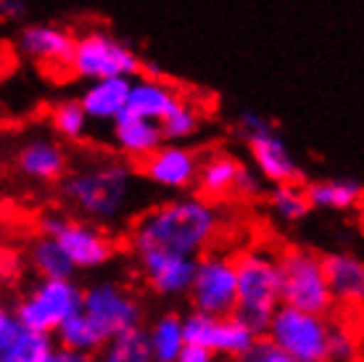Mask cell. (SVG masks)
I'll return each mask as SVG.
<instances>
[{"instance_id":"33","label":"cell","mask_w":364,"mask_h":362,"mask_svg":"<svg viewBox=\"0 0 364 362\" xmlns=\"http://www.w3.org/2000/svg\"><path fill=\"white\" fill-rule=\"evenodd\" d=\"M264 190V182H262V175L251 170V167H240L235 180V196H243V199H254V196H262Z\"/></svg>"},{"instance_id":"1","label":"cell","mask_w":364,"mask_h":362,"mask_svg":"<svg viewBox=\"0 0 364 362\" xmlns=\"http://www.w3.org/2000/svg\"><path fill=\"white\" fill-rule=\"evenodd\" d=\"M219 212L203 196H180L143 212L132 225L135 252H172L198 257L219 233Z\"/></svg>"},{"instance_id":"7","label":"cell","mask_w":364,"mask_h":362,"mask_svg":"<svg viewBox=\"0 0 364 362\" xmlns=\"http://www.w3.org/2000/svg\"><path fill=\"white\" fill-rule=\"evenodd\" d=\"M82 309V289L72 278H43L27 296L14 307V317L21 328L53 333L61 320Z\"/></svg>"},{"instance_id":"18","label":"cell","mask_w":364,"mask_h":362,"mask_svg":"<svg viewBox=\"0 0 364 362\" xmlns=\"http://www.w3.org/2000/svg\"><path fill=\"white\" fill-rule=\"evenodd\" d=\"M129 77H103V80H90L82 90L85 114L90 122H114V119L127 109L129 95Z\"/></svg>"},{"instance_id":"20","label":"cell","mask_w":364,"mask_h":362,"mask_svg":"<svg viewBox=\"0 0 364 362\" xmlns=\"http://www.w3.org/2000/svg\"><path fill=\"white\" fill-rule=\"evenodd\" d=\"M18 170L32 177V180H43V182H58L66 175V151L53 140H32L27 143L21 151H18Z\"/></svg>"},{"instance_id":"22","label":"cell","mask_w":364,"mask_h":362,"mask_svg":"<svg viewBox=\"0 0 364 362\" xmlns=\"http://www.w3.org/2000/svg\"><path fill=\"white\" fill-rule=\"evenodd\" d=\"M53 338H55V346H61L66 352L80 354L85 360L98 357L103 344H106V336L100 333L98 326L85 315L82 309L69 315L66 320H61V326L53 331Z\"/></svg>"},{"instance_id":"24","label":"cell","mask_w":364,"mask_h":362,"mask_svg":"<svg viewBox=\"0 0 364 362\" xmlns=\"http://www.w3.org/2000/svg\"><path fill=\"white\" fill-rule=\"evenodd\" d=\"M100 357L109 362H151V341H148V328L129 326L124 331L106 338L100 349Z\"/></svg>"},{"instance_id":"15","label":"cell","mask_w":364,"mask_h":362,"mask_svg":"<svg viewBox=\"0 0 364 362\" xmlns=\"http://www.w3.org/2000/svg\"><path fill=\"white\" fill-rule=\"evenodd\" d=\"M140 272L148 281V286L161 294V296H185L193 281V267H196V257H185V254L172 252H135Z\"/></svg>"},{"instance_id":"13","label":"cell","mask_w":364,"mask_h":362,"mask_svg":"<svg viewBox=\"0 0 364 362\" xmlns=\"http://www.w3.org/2000/svg\"><path fill=\"white\" fill-rule=\"evenodd\" d=\"M198 154L185 148V145L169 143L154 148L146 159H140V170L146 180H151L159 188L166 190H188L196 182L198 175Z\"/></svg>"},{"instance_id":"9","label":"cell","mask_w":364,"mask_h":362,"mask_svg":"<svg viewBox=\"0 0 364 362\" xmlns=\"http://www.w3.org/2000/svg\"><path fill=\"white\" fill-rule=\"evenodd\" d=\"M193 309L206 315H232L237 304L235 264L225 254H203L196 257L193 281L188 289Z\"/></svg>"},{"instance_id":"25","label":"cell","mask_w":364,"mask_h":362,"mask_svg":"<svg viewBox=\"0 0 364 362\" xmlns=\"http://www.w3.org/2000/svg\"><path fill=\"white\" fill-rule=\"evenodd\" d=\"M53 333H43V331H32V328L18 326V331L14 333L9 349H6L0 362H53Z\"/></svg>"},{"instance_id":"21","label":"cell","mask_w":364,"mask_h":362,"mask_svg":"<svg viewBox=\"0 0 364 362\" xmlns=\"http://www.w3.org/2000/svg\"><path fill=\"white\" fill-rule=\"evenodd\" d=\"M243 162H237L230 154H214L206 162L198 164V175H196V188L198 196L209 201H222L235 193V180L240 172Z\"/></svg>"},{"instance_id":"5","label":"cell","mask_w":364,"mask_h":362,"mask_svg":"<svg viewBox=\"0 0 364 362\" xmlns=\"http://www.w3.org/2000/svg\"><path fill=\"white\" fill-rule=\"evenodd\" d=\"M328 328V315L277 304L264 336H269L274 344L288 354L291 362H328L325 360Z\"/></svg>"},{"instance_id":"35","label":"cell","mask_w":364,"mask_h":362,"mask_svg":"<svg viewBox=\"0 0 364 362\" xmlns=\"http://www.w3.org/2000/svg\"><path fill=\"white\" fill-rule=\"evenodd\" d=\"M211 360H217V357H214V352H209L206 346L185 341L180 349V360L177 362H211Z\"/></svg>"},{"instance_id":"28","label":"cell","mask_w":364,"mask_h":362,"mask_svg":"<svg viewBox=\"0 0 364 362\" xmlns=\"http://www.w3.org/2000/svg\"><path fill=\"white\" fill-rule=\"evenodd\" d=\"M267 204H269L274 217L280 219V222H288V225H291V222H301L311 209L304 188L296 185V182H277V185L269 190Z\"/></svg>"},{"instance_id":"16","label":"cell","mask_w":364,"mask_h":362,"mask_svg":"<svg viewBox=\"0 0 364 362\" xmlns=\"http://www.w3.org/2000/svg\"><path fill=\"white\" fill-rule=\"evenodd\" d=\"M111 125H114L111 127V138H114V145L119 148V154H124L127 159H135V162L146 159L154 148L164 143L161 127L154 119L122 111Z\"/></svg>"},{"instance_id":"23","label":"cell","mask_w":364,"mask_h":362,"mask_svg":"<svg viewBox=\"0 0 364 362\" xmlns=\"http://www.w3.org/2000/svg\"><path fill=\"white\" fill-rule=\"evenodd\" d=\"M311 209L322 212H351L362 204V182L359 180H319L304 188Z\"/></svg>"},{"instance_id":"8","label":"cell","mask_w":364,"mask_h":362,"mask_svg":"<svg viewBox=\"0 0 364 362\" xmlns=\"http://www.w3.org/2000/svg\"><path fill=\"white\" fill-rule=\"evenodd\" d=\"M240 130H243L248 154L254 159V167L256 172L262 175V180H269L272 185L299 182V162L293 159L291 148L274 133L267 119H262L256 111H243L240 114Z\"/></svg>"},{"instance_id":"36","label":"cell","mask_w":364,"mask_h":362,"mask_svg":"<svg viewBox=\"0 0 364 362\" xmlns=\"http://www.w3.org/2000/svg\"><path fill=\"white\" fill-rule=\"evenodd\" d=\"M0 16L6 21H18L27 16V3L24 0H0Z\"/></svg>"},{"instance_id":"27","label":"cell","mask_w":364,"mask_h":362,"mask_svg":"<svg viewBox=\"0 0 364 362\" xmlns=\"http://www.w3.org/2000/svg\"><path fill=\"white\" fill-rule=\"evenodd\" d=\"M29 262L40 278H74V264L53 236H43L29 246Z\"/></svg>"},{"instance_id":"26","label":"cell","mask_w":364,"mask_h":362,"mask_svg":"<svg viewBox=\"0 0 364 362\" xmlns=\"http://www.w3.org/2000/svg\"><path fill=\"white\" fill-rule=\"evenodd\" d=\"M148 341H151V360L156 362H177L180 349L185 344L182 333V317L169 312L161 315L154 326L148 328Z\"/></svg>"},{"instance_id":"3","label":"cell","mask_w":364,"mask_h":362,"mask_svg":"<svg viewBox=\"0 0 364 362\" xmlns=\"http://www.w3.org/2000/svg\"><path fill=\"white\" fill-rule=\"evenodd\" d=\"M237 304L232 315L254 336H264L274 307L280 304V272L277 257L267 249H246L235 259Z\"/></svg>"},{"instance_id":"34","label":"cell","mask_w":364,"mask_h":362,"mask_svg":"<svg viewBox=\"0 0 364 362\" xmlns=\"http://www.w3.org/2000/svg\"><path fill=\"white\" fill-rule=\"evenodd\" d=\"M16 331H18V323L16 317H14V312H9V309L0 304V360H3V354H6V349H9L11 338H14Z\"/></svg>"},{"instance_id":"14","label":"cell","mask_w":364,"mask_h":362,"mask_svg":"<svg viewBox=\"0 0 364 362\" xmlns=\"http://www.w3.org/2000/svg\"><path fill=\"white\" fill-rule=\"evenodd\" d=\"M18 51L48 72L69 74L74 53V35L55 24H29L18 35Z\"/></svg>"},{"instance_id":"6","label":"cell","mask_w":364,"mask_h":362,"mask_svg":"<svg viewBox=\"0 0 364 362\" xmlns=\"http://www.w3.org/2000/svg\"><path fill=\"white\" fill-rule=\"evenodd\" d=\"M69 74L77 80H103V77H137L140 56L129 46L103 29H90L74 37V53Z\"/></svg>"},{"instance_id":"11","label":"cell","mask_w":364,"mask_h":362,"mask_svg":"<svg viewBox=\"0 0 364 362\" xmlns=\"http://www.w3.org/2000/svg\"><path fill=\"white\" fill-rule=\"evenodd\" d=\"M182 333L185 341L206 346L209 352H214V357L228 360H243V354L256 338L235 315H206L198 309L182 317Z\"/></svg>"},{"instance_id":"19","label":"cell","mask_w":364,"mask_h":362,"mask_svg":"<svg viewBox=\"0 0 364 362\" xmlns=\"http://www.w3.org/2000/svg\"><path fill=\"white\" fill-rule=\"evenodd\" d=\"M182 100V95L174 90L169 82H164L161 77H140L137 82H129V95H127V109L129 114L137 117L161 119Z\"/></svg>"},{"instance_id":"4","label":"cell","mask_w":364,"mask_h":362,"mask_svg":"<svg viewBox=\"0 0 364 362\" xmlns=\"http://www.w3.org/2000/svg\"><path fill=\"white\" fill-rule=\"evenodd\" d=\"M277 272H280V304L317 315H330L336 309V299L330 294L319 254L309 249H288L277 257Z\"/></svg>"},{"instance_id":"2","label":"cell","mask_w":364,"mask_h":362,"mask_svg":"<svg viewBox=\"0 0 364 362\" xmlns=\"http://www.w3.org/2000/svg\"><path fill=\"white\" fill-rule=\"evenodd\" d=\"M64 196L80 214L111 225L127 214L135 196V172L119 159H103L80 167L64 182Z\"/></svg>"},{"instance_id":"17","label":"cell","mask_w":364,"mask_h":362,"mask_svg":"<svg viewBox=\"0 0 364 362\" xmlns=\"http://www.w3.org/2000/svg\"><path fill=\"white\" fill-rule=\"evenodd\" d=\"M322 270L328 278L336 304H359L364 296V264L359 257L346 252L322 254Z\"/></svg>"},{"instance_id":"10","label":"cell","mask_w":364,"mask_h":362,"mask_svg":"<svg viewBox=\"0 0 364 362\" xmlns=\"http://www.w3.org/2000/svg\"><path fill=\"white\" fill-rule=\"evenodd\" d=\"M40 230L58 241V246L72 259L74 270H98L114 257V241L106 236V230L82 219L48 214L40 219Z\"/></svg>"},{"instance_id":"30","label":"cell","mask_w":364,"mask_h":362,"mask_svg":"<svg viewBox=\"0 0 364 362\" xmlns=\"http://www.w3.org/2000/svg\"><path fill=\"white\" fill-rule=\"evenodd\" d=\"M159 127H161L164 140H188V138H193L196 133H198L200 111L193 106L191 100L182 98L180 103L159 122Z\"/></svg>"},{"instance_id":"12","label":"cell","mask_w":364,"mask_h":362,"mask_svg":"<svg viewBox=\"0 0 364 362\" xmlns=\"http://www.w3.org/2000/svg\"><path fill=\"white\" fill-rule=\"evenodd\" d=\"M82 312L98 326L106 338L143 320L140 301L127 289L111 281L92 283L90 289H82Z\"/></svg>"},{"instance_id":"31","label":"cell","mask_w":364,"mask_h":362,"mask_svg":"<svg viewBox=\"0 0 364 362\" xmlns=\"http://www.w3.org/2000/svg\"><path fill=\"white\" fill-rule=\"evenodd\" d=\"M359 357V344L351 328L333 326L328 328V346H325V360L330 362H351Z\"/></svg>"},{"instance_id":"29","label":"cell","mask_w":364,"mask_h":362,"mask_svg":"<svg viewBox=\"0 0 364 362\" xmlns=\"http://www.w3.org/2000/svg\"><path fill=\"white\" fill-rule=\"evenodd\" d=\"M50 125L64 140H80L87 133L90 119H87L80 100H61L50 111Z\"/></svg>"},{"instance_id":"32","label":"cell","mask_w":364,"mask_h":362,"mask_svg":"<svg viewBox=\"0 0 364 362\" xmlns=\"http://www.w3.org/2000/svg\"><path fill=\"white\" fill-rule=\"evenodd\" d=\"M243 360L246 362H291L288 354L282 352L269 336H256L254 344L248 346V352L243 354Z\"/></svg>"}]
</instances>
